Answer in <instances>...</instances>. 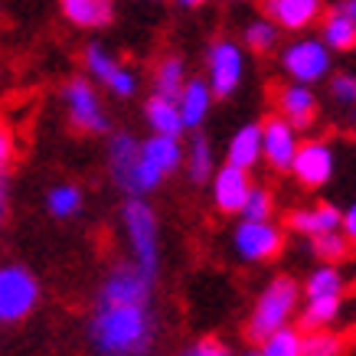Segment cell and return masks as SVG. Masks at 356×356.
I'll list each match as a JSON object with an SVG mask.
<instances>
[{
  "label": "cell",
  "instance_id": "obj_12",
  "mask_svg": "<svg viewBox=\"0 0 356 356\" xmlns=\"http://www.w3.org/2000/svg\"><path fill=\"white\" fill-rule=\"evenodd\" d=\"M298 147H301V131H294L275 111L261 118V167H268L275 177H284L291 170Z\"/></svg>",
  "mask_w": 356,
  "mask_h": 356
},
{
  "label": "cell",
  "instance_id": "obj_18",
  "mask_svg": "<svg viewBox=\"0 0 356 356\" xmlns=\"http://www.w3.org/2000/svg\"><path fill=\"white\" fill-rule=\"evenodd\" d=\"M265 13L281 33H311L327 13V0H265Z\"/></svg>",
  "mask_w": 356,
  "mask_h": 356
},
{
  "label": "cell",
  "instance_id": "obj_23",
  "mask_svg": "<svg viewBox=\"0 0 356 356\" xmlns=\"http://www.w3.org/2000/svg\"><path fill=\"white\" fill-rule=\"evenodd\" d=\"M346 311L343 298H304L298 311V327L301 330H321V327H337Z\"/></svg>",
  "mask_w": 356,
  "mask_h": 356
},
{
  "label": "cell",
  "instance_id": "obj_11",
  "mask_svg": "<svg viewBox=\"0 0 356 356\" xmlns=\"http://www.w3.org/2000/svg\"><path fill=\"white\" fill-rule=\"evenodd\" d=\"M271 105L275 115L288 121L294 131H314V124L321 121V95L317 86H304V82H281L271 92Z\"/></svg>",
  "mask_w": 356,
  "mask_h": 356
},
{
  "label": "cell",
  "instance_id": "obj_14",
  "mask_svg": "<svg viewBox=\"0 0 356 356\" xmlns=\"http://www.w3.org/2000/svg\"><path fill=\"white\" fill-rule=\"evenodd\" d=\"M252 170L245 167H236V163H219L216 173L209 177V196H213V206H216L222 216H238L242 206H245L248 193H252Z\"/></svg>",
  "mask_w": 356,
  "mask_h": 356
},
{
  "label": "cell",
  "instance_id": "obj_33",
  "mask_svg": "<svg viewBox=\"0 0 356 356\" xmlns=\"http://www.w3.org/2000/svg\"><path fill=\"white\" fill-rule=\"evenodd\" d=\"M327 95H330V102L337 108L356 111V72H330Z\"/></svg>",
  "mask_w": 356,
  "mask_h": 356
},
{
  "label": "cell",
  "instance_id": "obj_2",
  "mask_svg": "<svg viewBox=\"0 0 356 356\" xmlns=\"http://www.w3.org/2000/svg\"><path fill=\"white\" fill-rule=\"evenodd\" d=\"M301 301H304V291L298 278L275 275L271 281H265V288L252 301V311L245 317V340L248 343H261L268 334L294 324L298 311H301Z\"/></svg>",
  "mask_w": 356,
  "mask_h": 356
},
{
  "label": "cell",
  "instance_id": "obj_40",
  "mask_svg": "<svg viewBox=\"0 0 356 356\" xmlns=\"http://www.w3.org/2000/svg\"><path fill=\"white\" fill-rule=\"evenodd\" d=\"M180 7H186V10H196V7H203L206 0H177Z\"/></svg>",
  "mask_w": 356,
  "mask_h": 356
},
{
  "label": "cell",
  "instance_id": "obj_1",
  "mask_svg": "<svg viewBox=\"0 0 356 356\" xmlns=\"http://www.w3.org/2000/svg\"><path fill=\"white\" fill-rule=\"evenodd\" d=\"M88 340L98 356H147L157 340L151 304H95Z\"/></svg>",
  "mask_w": 356,
  "mask_h": 356
},
{
  "label": "cell",
  "instance_id": "obj_37",
  "mask_svg": "<svg viewBox=\"0 0 356 356\" xmlns=\"http://www.w3.org/2000/svg\"><path fill=\"white\" fill-rule=\"evenodd\" d=\"M340 232L346 236L350 248H356V200L350 206H343V213H340Z\"/></svg>",
  "mask_w": 356,
  "mask_h": 356
},
{
  "label": "cell",
  "instance_id": "obj_6",
  "mask_svg": "<svg viewBox=\"0 0 356 356\" xmlns=\"http://www.w3.org/2000/svg\"><path fill=\"white\" fill-rule=\"evenodd\" d=\"M245 46L238 40H229V36H219L209 43L206 49V82L213 88V95L219 98H232L245 82Z\"/></svg>",
  "mask_w": 356,
  "mask_h": 356
},
{
  "label": "cell",
  "instance_id": "obj_27",
  "mask_svg": "<svg viewBox=\"0 0 356 356\" xmlns=\"http://www.w3.org/2000/svg\"><path fill=\"white\" fill-rule=\"evenodd\" d=\"M144 121L151 124L154 134H170V138H184V118L177 108V98H163V95H151L144 105Z\"/></svg>",
  "mask_w": 356,
  "mask_h": 356
},
{
  "label": "cell",
  "instance_id": "obj_4",
  "mask_svg": "<svg viewBox=\"0 0 356 356\" xmlns=\"http://www.w3.org/2000/svg\"><path fill=\"white\" fill-rule=\"evenodd\" d=\"M278 72L291 82L304 86H321L334 72V53L321 36L311 33H294V40L281 43L278 53Z\"/></svg>",
  "mask_w": 356,
  "mask_h": 356
},
{
  "label": "cell",
  "instance_id": "obj_44",
  "mask_svg": "<svg viewBox=\"0 0 356 356\" xmlns=\"http://www.w3.org/2000/svg\"><path fill=\"white\" fill-rule=\"evenodd\" d=\"M154 3H157V0H154Z\"/></svg>",
  "mask_w": 356,
  "mask_h": 356
},
{
  "label": "cell",
  "instance_id": "obj_22",
  "mask_svg": "<svg viewBox=\"0 0 356 356\" xmlns=\"http://www.w3.org/2000/svg\"><path fill=\"white\" fill-rule=\"evenodd\" d=\"M304 298H343L346 294V271L334 261L314 265L301 281Z\"/></svg>",
  "mask_w": 356,
  "mask_h": 356
},
{
  "label": "cell",
  "instance_id": "obj_16",
  "mask_svg": "<svg viewBox=\"0 0 356 356\" xmlns=\"http://www.w3.org/2000/svg\"><path fill=\"white\" fill-rule=\"evenodd\" d=\"M138 163H140V140L128 131H118L108 138V173L115 186L124 196H138Z\"/></svg>",
  "mask_w": 356,
  "mask_h": 356
},
{
  "label": "cell",
  "instance_id": "obj_5",
  "mask_svg": "<svg viewBox=\"0 0 356 356\" xmlns=\"http://www.w3.org/2000/svg\"><path fill=\"white\" fill-rule=\"evenodd\" d=\"M288 245V229L275 219H242L232 229V252L242 265H268L281 259Z\"/></svg>",
  "mask_w": 356,
  "mask_h": 356
},
{
  "label": "cell",
  "instance_id": "obj_38",
  "mask_svg": "<svg viewBox=\"0 0 356 356\" xmlns=\"http://www.w3.org/2000/svg\"><path fill=\"white\" fill-rule=\"evenodd\" d=\"M3 216H7V173L0 170V226H3Z\"/></svg>",
  "mask_w": 356,
  "mask_h": 356
},
{
  "label": "cell",
  "instance_id": "obj_36",
  "mask_svg": "<svg viewBox=\"0 0 356 356\" xmlns=\"http://www.w3.org/2000/svg\"><path fill=\"white\" fill-rule=\"evenodd\" d=\"M177 356H236V353H232L222 340H216V337H203V340L184 346Z\"/></svg>",
  "mask_w": 356,
  "mask_h": 356
},
{
  "label": "cell",
  "instance_id": "obj_8",
  "mask_svg": "<svg viewBox=\"0 0 356 356\" xmlns=\"http://www.w3.org/2000/svg\"><path fill=\"white\" fill-rule=\"evenodd\" d=\"M288 173L301 190H324L337 173V147L327 138H304Z\"/></svg>",
  "mask_w": 356,
  "mask_h": 356
},
{
  "label": "cell",
  "instance_id": "obj_26",
  "mask_svg": "<svg viewBox=\"0 0 356 356\" xmlns=\"http://www.w3.org/2000/svg\"><path fill=\"white\" fill-rule=\"evenodd\" d=\"M317 26H321V40L330 46V53L334 56L337 53H353L356 49V23L350 20L340 7L327 10Z\"/></svg>",
  "mask_w": 356,
  "mask_h": 356
},
{
  "label": "cell",
  "instance_id": "obj_7",
  "mask_svg": "<svg viewBox=\"0 0 356 356\" xmlns=\"http://www.w3.org/2000/svg\"><path fill=\"white\" fill-rule=\"evenodd\" d=\"M184 167V144L170 134H151L140 140V163H138V196L154 193L157 186Z\"/></svg>",
  "mask_w": 356,
  "mask_h": 356
},
{
  "label": "cell",
  "instance_id": "obj_39",
  "mask_svg": "<svg viewBox=\"0 0 356 356\" xmlns=\"http://www.w3.org/2000/svg\"><path fill=\"white\" fill-rule=\"evenodd\" d=\"M337 7H340V10H343L346 17H350V20L356 23V0H340V3H337Z\"/></svg>",
  "mask_w": 356,
  "mask_h": 356
},
{
  "label": "cell",
  "instance_id": "obj_29",
  "mask_svg": "<svg viewBox=\"0 0 356 356\" xmlns=\"http://www.w3.org/2000/svg\"><path fill=\"white\" fill-rule=\"evenodd\" d=\"M301 353L304 356H343L346 353V337L340 334V330H334V327L304 330Z\"/></svg>",
  "mask_w": 356,
  "mask_h": 356
},
{
  "label": "cell",
  "instance_id": "obj_28",
  "mask_svg": "<svg viewBox=\"0 0 356 356\" xmlns=\"http://www.w3.org/2000/svg\"><path fill=\"white\" fill-rule=\"evenodd\" d=\"M190 79L186 72V63L184 56H161L154 63V72H151V86H154V95H163V98H177L184 82Z\"/></svg>",
  "mask_w": 356,
  "mask_h": 356
},
{
  "label": "cell",
  "instance_id": "obj_34",
  "mask_svg": "<svg viewBox=\"0 0 356 356\" xmlns=\"http://www.w3.org/2000/svg\"><path fill=\"white\" fill-rule=\"evenodd\" d=\"M79 209H82V190H79V186L63 184V186H56L53 193H49V213H53L56 219L76 216Z\"/></svg>",
  "mask_w": 356,
  "mask_h": 356
},
{
  "label": "cell",
  "instance_id": "obj_17",
  "mask_svg": "<svg viewBox=\"0 0 356 356\" xmlns=\"http://www.w3.org/2000/svg\"><path fill=\"white\" fill-rule=\"evenodd\" d=\"M340 206L330 203V200H314V203H301L288 209V216L281 226L294 232L301 238H311V236H321V232H334L340 229Z\"/></svg>",
  "mask_w": 356,
  "mask_h": 356
},
{
  "label": "cell",
  "instance_id": "obj_3",
  "mask_svg": "<svg viewBox=\"0 0 356 356\" xmlns=\"http://www.w3.org/2000/svg\"><path fill=\"white\" fill-rule=\"evenodd\" d=\"M121 229L128 236L131 261L144 275L157 278L161 271V222L144 196H128L121 206Z\"/></svg>",
  "mask_w": 356,
  "mask_h": 356
},
{
  "label": "cell",
  "instance_id": "obj_15",
  "mask_svg": "<svg viewBox=\"0 0 356 356\" xmlns=\"http://www.w3.org/2000/svg\"><path fill=\"white\" fill-rule=\"evenodd\" d=\"M86 69H88V76L98 79L102 86L108 88L111 95H118V98H134L138 95V86H140V79L134 69H128L124 63H118L115 56L105 49V46H86Z\"/></svg>",
  "mask_w": 356,
  "mask_h": 356
},
{
  "label": "cell",
  "instance_id": "obj_10",
  "mask_svg": "<svg viewBox=\"0 0 356 356\" xmlns=\"http://www.w3.org/2000/svg\"><path fill=\"white\" fill-rule=\"evenodd\" d=\"M154 281L157 278L144 275L134 261H118L105 275V281H102V288L95 294V304H151Z\"/></svg>",
  "mask_w": 356,
  "mask_h": 356
},
{
  "label": "cell",
  "instance_id": "obj_19",
  "mask_svg": "<svg viewBox=\"0 0 356 356\" xmlns=\"http://www.w3.org/2000/svg\"><path fill=\"white\" fill-rule=\"evenodd\" d=\"M216 105V95H213V88L206 79H196L190 76L180 88V95H177V108H180V118H184V128L186 131H200L209 118V111Z\"/></svg>",
  "mask_w": 356,
  "mask_h": 356
},
{
  "label": "cell",
  "instance_id": "obj_43",
  "mask_svg": "<svg viewBox=\"0 0 356 356\" xmlns=\"http://www.w3.org/2000/svg\"><path fill=\"white\" fill-rule=\"evenodd\" d=\"M353 138H356V124H353Z\"/></svg>",
  "mask_w": 356,
  "mask_h": 356
},
{
  "label": "cell",
  "instance_id": "obj_24",
  "mask_svg": "<svg viewBox=\"0 0 356 356\" xmlns=\"http://www.w3.org/2000/svg\"><path fill=\"white\" fill-rule=\"evenodd\" d=\"M63 17L82 30H102L115 20V0H63Z\"/></svg>",
  "mask_w": 356,
  "mask_h": 356
},
{
  "label": "cell",
  "instance_id": "obj_20",
  "mask_svg": "<svg viewBox=\"0 0 356 356\" xmlns=\"http://www.w3.org/2000/svg\"><path fill=\"white\" fill-rule=\"evenodd\" d=\"M180 170L186 173V180L193 186H209V177L216 173V151L203 131H193V138L184 144V167Z\"/></svg>",
  "mask_w": 356,
  "mask_h": 356
},
{
  "label": "cell",
  "instance_id": "obj_30",
  "mask_svg": "<svg viewBox=\"0 0 356 356\" xmlns=\"http://www.w3.org/2000/svg\"><path fill=\"white\" fill-rule=\"evenodd\" d=\"M304 242H307V252H311L317 261H334V265H340V261L353 252L340 229H334V232H321V236H311V238H304Z\"/></svg>",
  "mask_w": 356,
  "mask_h": 356
},
{
  "label": "cell",
  "instance_id": "obj_31",
  "mask_svg": "<svg viewBox=\"0 0 356 356\" xmlns=\"http://www.w3.org/2000/svg\"><path fill=\"white\" fill-rule=\"evenodd\" d=\"M301 337H304L301 327L288 324V327H281V330H275V334H268L255 346H259V356H304Z\"/></svg>",
  "mask_w": 356,
  "mask_h": 356
},
{
  "label": "cell",
  "instance_id": "obj_9",
  "mask_svg": "<svg viewBox=\"0 0 356 356\" xmlns=\"http://www.w3.org/2000/svg\"><path fill=\"white\" fill-rule=\"evenodd\" d=\"M63 102H65V115L69 124L79 134H105L108 131V115L102 108V98H98L95 86L88 79L76 76L63 86Z\"/></svg>",
  "mask_w": 356,
  "mask_h": 356
},
{
  "label": "cell",
  "instance_id": "obj_32",
  "mask_svg": "<svg viewBox=\"0 0 356 356\" xmlns=\"http://www.w3.org/2000/svg\"><path fill=\"white\" fill-rule=\"evenodd\" d=\"M275 213H278V196H275V190L255 184L238 216L242 219H275Z\"/></svg>",
  "mask_w": 356,
  "mask_h": 356
},
{
  "label": "cell",
  "instance_id": "obj_35",
  "mask_svg": "<svg viewBox=\"0 0 356 356\" xmlns=\"http://www.w3.org/2000/svg\"><path fill=\"white\" fill-rule=\"evenodd\" d=\"M20 161V147H17V128L7 115H0V170L7 173L13 163Z\"/></svg>",
  "mask_w": 356,
  "mask_h": 356
},
{
  "label": "cell",
  "instance_id": "obj_13",
  "mask_svg": "<svg viewBox=\"0 0 356 356\" xmlns=\"http://www.w3.org/2000/svg\"><path fill=\"white\" fill-rule=\"evenodd\" d=\"M40 301V284L30 271L23 268H0V321L13 324L23 321Z\"/></svg>",
  "mask_w": 356,
  "mask_h": 356
},
{
  "label": "cell",
  "instance_id": "obj_25",
  "mask_svg": "<svg viewBox=\"0 0 356 356\" xmlns=\"http://www.w3.org/2000/svg\"><path fill=\"white\" fill-rule=\"evenodd\" d=\"M238 43L245 46V53H252V56H271V53H278V46H281V26L271 20L268 13L252 17L242 26V40Z\"/></svg>",
  "mask_w": 356,
  "mask_h": 356
},
{
  "label": "cell",
  "instance_id": "obj_41",
  "mask_svg": "<svg viewBox=\"0 0 356 356\" xmlns=\"http://www.w3.org/2000/svg\"><path fill=\"white\" fill-rule=\"evenodd\" d=\"M236 356H259V346H255V343H248L245 350H242V353H236Z\"/></svg>",
  "mask_w": 356,
  "mask_h": 356
},
{
  "label": "cell",
  "instance_id": "obj_42",
  "mask_svg": "<svg viewBox=\"0 0 356 356\" xmlns=\"http://www.w3.org/2000/svg\"><path fill=\"white\" fill-rule=\"evenodd\" d=\"M232 3H248V0H232Z\"/></svg>",
  "mask_w": 356,
  "mask_h": 356
},
{
  "label": "cell",
  "instance_id": "obj_21",
  "mask_svg": "<svg viewBox=\"0 0 356 356\" xmlns=\"http://www.w3.org/2000/svg\"><path fill=\"white\" fill-rule=\"evenodd\" d=\"M226 161L245 170H255L261 163V121H245L232 131L226 144Z\"/></svg>",
  "mask_w": 356,
  "mask_h": 356
}]
</instances>
